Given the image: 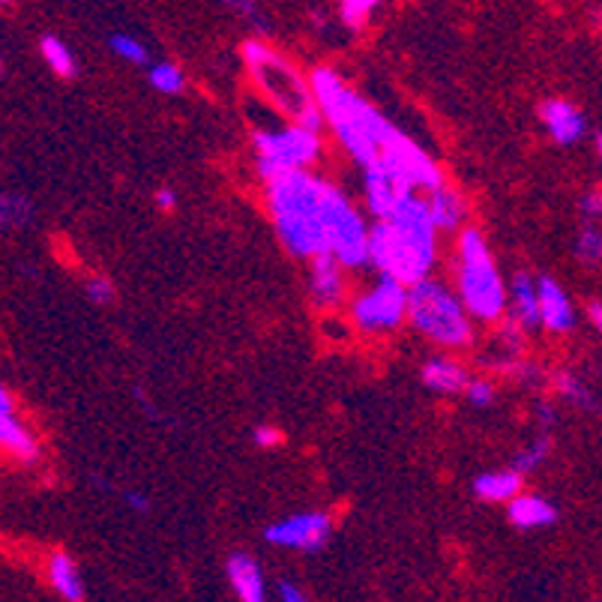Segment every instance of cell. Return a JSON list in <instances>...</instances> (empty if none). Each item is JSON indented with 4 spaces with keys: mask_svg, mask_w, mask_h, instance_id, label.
I'll return each instance as SVG.
<instances>
[{
    "mask_svg": "<svg viewBox=\"0 0 602 602\" xmlns=\"http://www.w3.org/2000/svg\"><path fill=\"white\" fill-rule=\"evenodd\" d=\"M150 85L157 87L159 94H169V97H174V94H181L183 87H186V82H183V73L174 66V63H165L159 61L150 66Z\"/></svg>",
    "mask_w": 602,
    "mask_h": 602,
    "instance_id": "25",
    "label": "cell"
},
{
    "mask_svg": "<svg viewBox=\"0 0 602 602\" xmlns=\"http://www.w3.org/2000/svg\"><path fill=\"white\" fill-rule=\"evenodd\" d=\"M468 315L465 300H458L456 294L446 291L441 282L420 279L417 285H410L408 318L420 333L434 339L438 345L465 348L474 336Z\"/></svg>",
    "mask_w": 602,
    "mask_h": 602,
    "instance_id": "6",
    "label": "cell"
},
{
    "mask_svg": "<svg viewBox=\"0 0 602 602\" xmlns=\"http://www.w3.org/2000/svg\"><path fill=\"white\" fill-rule=\"evenodd\" d=\"M429 201H432V219L438 229H458V222L465 219V205H462L456 189H450V186L441 183L438 189H432Z\"/></svg>",
    "mask_w": 602,
    "mask_h": 602,
    "instance_id": "21",
    "label": "cell"
},
{
    "mask_svg": "<svg viewBox=\"0 0 602 602\" xmlns=\"http://www.w3.org/2000/svg\"><path fill=\"white\" fill-rule=\"evenodd\" d=\"M327 189L330 183L306 174V169L291 171L267 183V201H270L279 237L300 258L330 253Z\"/></svg>",
    "mask_w": 602,
    "mask_h": 602,
    "instance_id": "3",
    "label": "cell"
},
{
    "mask_svg": "<svg viewBox=\"0 0 602 602\" xmlns=\"http://www.w3.org/2000/svg\"><path fill=\"white\" fill-rule=\"evenodd\" d=\"M549 453H552V441H549L545 434H540V438H537V441H533V444H530L525 453H518L516 462H513V468L521 470V474H528V470L540 468Z\"/></svg>",
    "mask_w": 602,
    "mask_h": 602,
    "instance_id": "29",
    "label": "cell"
},
{
    "mask_svg": "<svg viewBox=\"0 0 602 602\" xmlns=\"http://www.w3.org/2000/svg\"><path fill=\"white\" fill-rule=\"evenodd\" d=\"M0 3H3V7H10V3H13V0H0Z\"/></svg>",
    "mask_w": 602,
    "mask_h": 602,
    "instance_id": "40",
    "label": "cell"
},
{
    "mask_svg": "<svg viewBox=\"0 0 602 602\" xmlns=\"http://www.w3.org/2000/svg\"><path fill=\"white\" fill-rule=\"evenodd\" d=\"M581 210L588 219H600L602 217V189H593L581 198Z\"/></svg>",
    "mask_w": 602,
    "mask_h": 602,
    "instance_id": "34",
    "label": "cell"
},
{
    "mask_svg": "<svg viewBox=\"0 0 602 602\" xmlns=\"http://www.w3.org/2000/svg\"><path fill=\"white\" fill-rule=\"evenodd\" d=\"M85 291H87V297L94 303H111L114 300V282H109L106 277H90L85 282Z\"/></svg>",
    "mask_w": 602,
    "mask_h": 602,
    "instance_id": "32",
    "label": "cell"
},
{
    "mask_svg": "<svg viewBox=\"0 0 602 602\" xmlns=\"http://www.w3.org/2000/svg\"><path fill=\"white\" fill-rule=\"evenodd\" d=\"M597 153H600V159H602V133L597 135Z\"/></svg>",
    "mask_w": 602,
    "mask_h": 602,
    "instance_id": "39",
    "label": "cell"
},
{
    "mask_svg": "<svg viewBox=\"0 0 602 602\" xmlns=\"http://www.w3.org/2000/svg\"><path fill=\"white\" fill-rule=\"evenodd\" d=\"M576 255L578 261L585 267H600L602 265V231L588 222L585 229L578 231V241H576Z\"/></svg>",
    "mask_w": 602,
    "mask_h": 602,
    "instance_id": "24",
    "label": "cell"
},
{
    "mask_svg": "<svg viewBox=\"0 0 602 602\" xmlns=\"http://www.w3.org/2000/svg\"><path fill=\"white\" fill-rule=\"evenodd\" d=\"M30 219H34V205L25 195H3V205H0L3 229H25L30 225Z\"/></svg>",
    "mask_w": 602,
    "mask_h": 602,
    "instance_id": "23",
    "label": "cell"
},
{
    "mask_svg": "<svg viewBox=\"0 0 602 602\" xmlns=\"http://www.w3.org/2000/svg\"><path fill=\"white\" fill-rule=\"evenodd\" d=\"M410 285L402 279L381 273V282L369 294H363L360 300H354V324L366 333L378 330H393L402 321V315H408Z\"/></svg>",
    "mask_w": 602,
    "mask_h": 602,
    "instance_id": "9",
    "label": "cell"
},
{
    "mask_svg": "<svg viewBox=\"0 0 602 602\" xmlns=\"http://www.w3.org/2000/svg\"><path fill=\"white\" fill-rule=\"evenodd\" d=\"M444 183V174L410 138H398L366 165V198L378 219H386L410 195L432 193Z\"/></svg>",
    "mask_w": 602,
    "mask_h": 602,
    "instance_id": "4",
    "label": "cell"
},
{
    "mask_svg": "<svg viewBox=\"0 0 602 602\" xmlns=\"http://www.w3.org/2000/svg\"><path fill=\"white\" fill-rule=\"evenodd\" d=\"M229 581L237 600L243 602H265L267 590H265V573L261 566L255 564L249 554H231L229 557Z\"/></svg>",
    "mask_w": 602,
    "mask_h": 602,
    "instance_id": "15",
    "label": "cell"
},
{
    "mask_svg": "<svg viewBox=\"0 0 602 602\" xmlns=\"http://www.w3.org/2000/svg\"><path fill=\"white\" fill-rule=\"evenodd\" d=\"M509 521L521 530L549 528L557 521V506L542 501L537 494H516L509 501Z\"/></svg>",
    "mask_w": 602,
    "mask_h": 602,
    "instance_id": "17",
    "label": "cell"
},
{
    "mask_svg": "<svg viewBox=\"0 0 602 602\" xmlns=\"http://www.w3.org/2000/svg\"><path fill=\"white\" fill-rule=\"evenodd\" d=\"M39 54L42 61L49 63L51 73L61 75V78H75L78 75V63H75V54L70 51V46L58 37H42L39 39Z\"/></svg>",
    "mask_w": 602,
    "mask_h": 602,
    "instance_id": "22",
    "label": "cell"
},
{
    "mask_svg": "<svg viewBox=\"0 0 602 602\" xmlns=\"http://www.w3.org/2000/svg\"><path fill=\"white\" fill-rule=\"evenodd\" d=\"M153 201H157L159 210H174V205H177V195H174V189H159L157 195H153Z\"/></svg>",
    "mask_w": 602,
    "mask_h": 602,
    "instance_id": "36",
    "label": "cell"
},
{
    "mask_svg": "<svg viewBox=\"0 0 602 602\" xmlns=\"http://www.w3.org/2000/svg\"><path fill=\"white\" fill-rule=\"evenodd\" d=\"M333 533V521L327 513H300L285 521H277L265 530V540L297 552H321Z\"/></svg>",
    "mask_w": 602,
    "mask_h": 602,
    "instance_id": "10",
    "label": "cell"
},
{
    "mask_svg": "<svg viewBox=\"0 0 602 602\" xmlns=\"http://www.w3.org/2000/svg\"><path fill=\"white\" fill-rule=\"evenodd\" d=\"M554 386H557V393L566 398H573L576 405H581V408H593L597 402H593V396H590V390L581 381H578L573 372H557L554 374Z\"/></svg>",
    "mask_w": 602,
    "mask_h": 602,
    "instance_id": "27",
    "label": "cell"
},
{
    "mask_svg": "<svg viewBox=\"0 0 602 602\" xmlns=\"http://www.w3.org/2000/svg\"><path fill=\"white\" fill-rule=\"evenodd\" d=\"M309 87H312L315 102L324 109L327 123L333 126V133L339 135V142L345 145L351 157L357 159L360 165H369L374 159L384 153L386 147L396 145L402 133L396 126L378 114V111L366 102L363 97H357L342 78H339L333 70L327 66H318L309 78Z\"/></svg>",
    "mask_w": 602,
    "mask_h": 602,
    "instance_id": "2",
    "label": "cell"
},
{
    "mask_svg": "<svg viewBox=\"0 0 602 602\" xmlns=\"http://www.w3.org/2000/svg\"><path fill=\"white\" fill-rule=\"evenodd\" d=\"M422 384L434 390V393H444V396H456L462 390H468L470 378L468 372L458 366L456 360H446V357H434L420 369Z\"/></svg>",
    "mask_w": 602,
    "mask_h": 602,
    "instance_id": "16",
    "label": "cell"
},
{
    "mask_svg": "<svg viewBox=\"0 0 602 602\" xmlns=\"http://www.w3.org/2000/svg\"><path fill=\"white\" fill-rule=\"evenodd\" d=\"M49 581H51V588L58 590L63 600H70V602L85 600V585H82V576H78V566H75V561L66 552L51 554Z\"/></svg>",
    "mask_w": 602,
    "mask_h": 602,
    "instance_id": "20",
    "label": "cell"
},
{
    "mask_svg": "<svg viewBox=\"0 0 602 602\" xmlns=\"http://www.w3.org/2000/svg\"><path fill=\"white\" fill-rule=\"evenodd\" d=\"M253 441L258 446L270 450V446L282 444V441H285V434H282V429H277V426H258V429L253 432Z\"/></svg>",
    "mask_w": 602,
    "mask_h": 602,
    "instance_id": "33",
    "label": "cell"
},
{
    "mask_svg": "<svg viewBox=\"0 0 602 602\" xmlns=\"http://www.w3.org/2000/svg\"><path fill=\"white\" fill-rule=\"evenodd\" d=\"M474 494L489 504H501V501H513L521 494V470H494V474H480L474 480Z\"/></svg>",
    "mask_w": 602,
    "mask_h": 602,
    "instance_id": "18",
    "label": "cell"
},
{
    "mask_svg": "<svg viewBox=\"0 0 602 602\" xmlns=\"http://www.w3.org/2000/svg\"><path fill=\"white\" fill-rule=\"evenodd\" d=\"M432 193L410 195L408 201L378 219V225L369 231V261L386 277L402 279L405 285H417L429 277L434 265V225L432 219Z\"/></svg>",
    "mask_w": 602,
    "mask_h": 602,
    "instance_id": "1",
    "label": "cell"
},
{
    "mask_svg": "<svg viewBox=\"0 0 602 602\" xmlns=\"http://www.w3.org/2000/svg\"><path fill=\"white\" fill-rule=\"evenodd\" d=\"M222 7H229L231 13L243 15V19H249L255 27L267 30L265 15H261V10H258V3H255V0H222Z\"/></svg>",
    "mask_w": 602,
    "mask_h": 602,
    "instance_id": "30",
    "label": "cell"
},
{
    "mask_svg": "<svg viewBox=\"0 0 602 602\" xmlns=\"http://www.w3.org/2000/svg\"><path fill=\"white\" fill-rule=\"evenodd\" d=\"M378 3H381V0H339V7H342V22H345L351 30H360Z\"/></svg>",
    "mask_w": 602,
    "mask_h": 602,
    "instance_id": "28",
    "label": "cell"
},
{
    "mask_svg": "<svg viewBox=\"0 0 602 602\" xmlns=\"http://www.w3.org/2000/svg\"><path fill=\"white\" fill-rule=\"evenodd\" d=\"M255 150H258V157H255L258 174L270 183L282 174L312 165L318 159V150H321V138L312 130L294 123L279 133H255Z\"/></svg>",
    "mask_w": 602,
    "mask_h": 602,
    "instance_id": "7",
    "label": "cell"
},
{
    "mask_svg": "<svg viewBox=\"0 0 602 602\" xmlns=\"http://www.w3.org/2000/svg\"><path fill=\"white\" fill-rule=\"evenodd\" d=\"M312 265V297L318 306H336L342 300V261L333 253H318L309 258Z\"/></svg>",
    "mask_w": 602,
    "mask_h": 602,
    "instance_id": "14",
    "label": "cell"
},
{
    "mask_svg": "<svg viewBox=\"0 0 602 602\" xmlns=\"http://www.w3.org/2000/svg\"><path fill=\"white\" fill-rule=\"evenodd\" d=\"M540 312L542 324L552 333H569L576 327V309L552 277L540 279Z\"/></svg>",
    "mask_w": 602,
    "mask_h": 602,
    "instance_id": "13",
    "label": "cell"
},
{
    "mask_svg": "<svg viewBox=\"0 0 602 602\" xmlns=\"http://www.w3.org/2000/svg\"><path fill=\"white\" fill-rule=\"evenodd\" d=\"M327 231H330V253L345 267H363L369 261V231L360 213L351 207L336 186L327 189Z\"/></svg>",
    "mask_w": 602,
    "mask_h": 602,
    "instance_id": "8",
    "label": "cell"
},
{
    "mask_svg": "<svg viewBox=\"0 0 602 602\" xmlns=\"http://www.w3.org/2000/svg\"><path fill=\"white\" fill-rule=\"evenodd\" d=\"M109 46H111V51L121 58V61L135 63V66H145V63L150 61L145 42H138V39L130 37V34H114V37L109 39Z\"/></svg>",
    "mask_w": 602,
    "mask_h": 602,
    "instance_id": "26",
    "label": "cell"
},
{
    "mask_svg": "<svg viewBox=\"0 0 602 602\" xmlns=\"http://www.w3.org/2000/svg\"><path fill=\"white\" fill-rule=\"evenodd\" d=\"M540 121L545 123V130L552 135L557 145H576L585 138V118H581V111L573 106V102H566V99H545L540 106Z\"/></svg>",
    "mask_w": 602,
    "mask_h": 602,
    "instance_id": "12",
    "label": "cell"
},
{
    "mask_svg": "<svg viewBox=\"0 0 602 602\" xmlns=\"http://www.w3.org/2000/svg\"><path fill=\"white\" fill-rule=\"evenodd\" d=\"M0 444H3V450L10 456L25 462V465H37L39 458H42L37 438L27 432L22 420L15 417L13 393L10 390H0Z\"/></svg>",
    "mask_w": 602,
    "mask_h": 602,
    "instance_id": "11",
    "label": "cell"
},
{
    "mask_svg": "<svg viewBox=\"0 0 602 602\" xmlns=\"http://www.w3.org/2000/svg\"><path fill=\"white\" fill-rule=\"evenodd\" d=\"M465 393H468V402L474 408H489L494 402V386L489 381H482V378H474Z\"/></svg>",
    "mask_w": 602,
    "mask_h": 602,
    "instance_id": "31",
    "label": "cell"
},
{
    "mask_svg": "<svg viewBox=\"0 0 602 602\" xmlns=\"http://www.w3.org/2000/svg\"><path fill=\"white\" fill-rule=\"evenodd\" d=\"M123 501H126V506H130L133 513H142V516H147V513H150V501H147L142 492H126L123 494Z\"/></svg>",
    "mask_w": 602,
    "mask_h": 602,
    "instance_id": "35",
    "label": "cell"
},
{
    "mask_svg": "<svg viewBox=\"0 0 602 602\" xmlns=\"http://www.w3.org/2000/svg\"><path fill=\"white\" fill-rule=\"evenodd\" d=\"M458 288L474 318L497 321V315L504 312V285L497 277L492 253L486 246V237L477 229H465L458 241Z\"/></svg>",
    "mask_w": 602,
    "mask_h": 602,
    "instance_id": "5",
    "label": "cell"
},
{
    "mask_svg": "<svg viewBox=\"0 0 602 602\" xmlns=\"http://www.w3.org/2000/svg\"><path fill=\"white\" fill-rule=\"evenodd\" d=\"M588 318L590 324H593V330L602 336V303L600 300H590L588 303Z\"/></svg>",
    "mask_w": 602,
    "mask_h": 602,
    "instance_id": "37",
    "label": "cell"
},
{
    "mask_svg": "<svg viewBox=\"0 0 602 602\" xmlns=\"http://www.w3.org/2000/svg\"><path fill=\"white\" fill-rule=\"evenodd\" d=\"M513 318H516L521 327H537L542 324L540 312V285L530 282L528 273H518L513 279Z\"/></svg>",
    "mask_w": 602,
    "mask_h": 602,
    "instance_id": "19",
    "label": "cell"
},
{
    "mask_svg": "<svg viewBox=\"0 0 602 602\" xmlns=\"http://www.w3.org/2000/svg\"><path fill=\"white\" fill-rule=\"evenodd\" d=\"M279 597H282L285 602H303V600H306V597H303L300 590L294 588L291 581H282V585H279Z\"/></svg>",
    "mask_w": 602,
    "mask_h": 602,
    "instance_id": "38",
    "label": "cell"
}]
</instances>
